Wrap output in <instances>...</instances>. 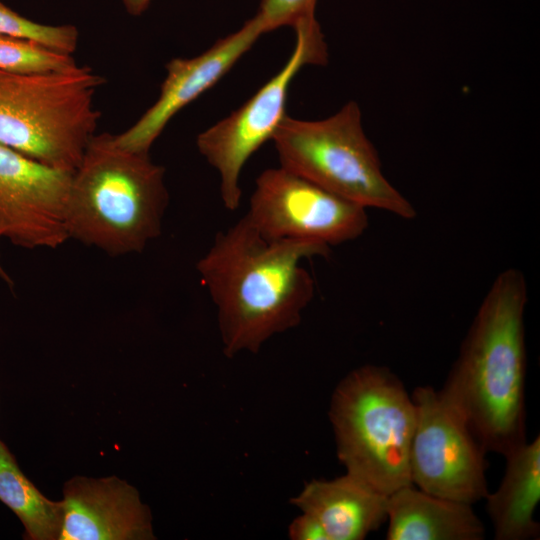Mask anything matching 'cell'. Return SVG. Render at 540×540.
I'll list each match as a JSON object with an SVG mask.
<instances>
[{"mask_svg":"<svg viewBox=\"0 0 540 540\" xmlns=\"http://www.w3.org/2000/svg\"><path fill=\"white\" fill-rule=\"evenodd\" d=\"M329 252L317 242L266 239L245 215L218 232L196 269L217 310L224 354L257 353L296 327L315 291L301 263Z\"/></svg>","mask_w":540,"mask_h":540,"instance_id":"obj_1","label":"cell"},{"mask_svg":"<svg viewBox=\"0 0 540 540\" xmlns=\"http://www.w3.org/2000/svg\"><path fill=\"white\" fill-rule=\"evenodd\" d=\"M528 288L523 273L502 271L485 295L441 389L486 452L506 456L526 440Z\"/></svg>","mask_w":540,"mask_h":540,"instance_id":"obj_2","label":"cell"},{"mask_svg":"<svg viewBox=\"0 0 540 540\" xmlns=\"http://www.w3.org/2000/svg\"><path fill=\"white\" fill-rule=\"evenodd\" d=\"M168 203L162 165L95 133L72 174L68 234L111 256L140 253L160 236Z\"/></svg>","mask_w":540,"mask_h":540,"instance_id":"obj_3","label":"cell"},{"mask_svg":"<svg viewBox=\"0 0 540 540\" xmlns=\"http://www.w3.org/2000/svg\"><path fill=\"white\" fill-rule=\"evenodd\" d=\"M329 419L346 473L386 495L412 485L416 408L388 368L365 365L347 374L333 392Z\"/></svg>","mask_w":540,"mask_h":540,"instance_id":"obj_4","label":"cell"},{"mask_svg":"<svg viewBox=\"0 0 540 540\" xmlns=\"http://www.w3.org/2000/svg\"><path fill=\"white\" fill-rule=\"evenodd\" d=\"M104 83L88 66L48 73L0 70V144L73 172L97 129L101 113L94 98Z\"/></svg>","mask_w":540,"mask_h":540,"instance_id":"obj_5","label":"cell"},{"mask_svg":"<svg viewBox=\"0 0 540 540\" xmlns=\"http://www.w3.org/2000/svg\"><path fill=\"white\" fill-rule=\"evenodd\" d=\"M272 141L281 167L366 209L403 219L416 216L413 205L384 176L356 102L322 120L286 115Z\"/></svg>","mask_w":540,"mask_h":540,"instance_id":"obj_6","label":"cell"},{"mask_svg":"<svg viewBox=\"0 0 540 540\" xmlns=\"http://www.w3.org/2000/svg\"><path fill=\"white\" fill-rule=\"evenodd\" d=\"M295 47L281 70L229 116L201 132L196 139L199 153L217 171L219 191L226 209L239 208L240 176L250 157L272 140L286 116L290 84L307 64H324L327 48L315 13L295 24Z\"/></svg>","mask_w":540,"mask_h":540,"instance_id":"obj_7","label":"cell"},{"mask_svg":"<svg viewBox=\"0 0 540 540\" xmlns=\"http://www.w3.org/2000/svg\"><path fill=\"white\" fill-rule=\"evenodd\" d=\"M416 424L410 449L414 486L445 499L474 504L488 494L486 451L461 412L430 386L412 395Z\"/></svg>","mask_w":540,"mask_h":540,"instance_id":"obj_8","label":"cell"},{"mask_svg":"<svg viewBox=\"0 0 540 540\" xmlns=\"http://www.w3.org/2000/svg\"><path fill=\"white\" fill-rule=\"evenodd\" d=\"M245 216L266 239L329 247L358 238L368 226L366 208L281 166L257 177Z\"/></svg>","mask_w":540,"mask_h":540,"instance_id":"obj_9","label":"cell"},{"mask_svg":"<svg viewBox=\"0 0 540 540\" xmlns=\"http://www.w3.org/2000/svg\"><path fill=\"white\" fill-rule=\"evenodd\" d=\"M72 174L0 144V239L25 249H53L69 240Z\"/></svg>","mask_w":540,"mask_h":540,"instance_id":"obj_10","label":"cell"},{"mask_svg":"<svg viewBox=\"0 0 540 540\" xmlns=\"http://www.w3.org/2000/svg\"><path fill=\"white\" fill-rule=\"evenodd\" d=\"M264 33L254 16L198 56L170 60L158 99L131 127L116 135L117 143L130 151L149 153L168 122L215 85Z\"/></svg>","mask_w":540,"mask_h":540,"instance_id":"obj_11","label":"cell"},{"mask_svg":"<svg viewBox=\"0 0 540 540\" xmlns=\"http://www.w3.org/2000/svg\"><path fill=\"white\" fill-rule=\"evenodd\" d=\"M59 540H151V513L138 490L116 476H76L63 488Z\"/></svg>","mask_w":540,"mask_h":540,"instance_id":"obj_12","label":"cell"},{"mask_svg":"<svg viewBox=\"0 0 540 540\" xmlns=\"http://www.w3.org/2000/svg\"><path fill=\"white\" fill-rule=\"evenodd\" d=\"M387 499L388 495L346 473L307 482L290 502L315 518L328 540H362L387 520Z\"/></svg>","mask_w":540,"mask_h":540,"instance_id":"obj_13","label":"cell"},{"mask_svg":"<svg viewBox=\"0 0 540 540\" xmlns=\"http://www.w3.org/2000/svg\"><path fill=\"white\" fill-rule=\"evenodd\" d=\"M387 540H482L485 528L472 505L408 485L388 495Z\"/></svg>","mask_w":540,"mask_h":540,"instance_id":"obj_14","label":"cell"},{"mask_svg":"<svg viewBox=\"0 0 540 540\" xmlns=\"http://www.w3.org/2000/svg\"><path fill=\"white\" fill-rule=\"evenodd\" d=\"M498 489L485 497L497 540H529L539 536L534 513L540 500V437L506 456Z\"/></svg>","mask_w":540,"mask_h":540,"instance_id":"obj_15","label":"cell"},{"mask_svg":"<svg viewBox=\"0 0 540 540\" xmlns=\"http://www.w3.org/2000/svg\"><path fill=\"white\" fill-rule=\"evenodd\" d=\"M0 501L14 512L30 540H59L61 501H52L24 475L14 455L0 440Z\"/></svg>","mask_w":540,"mask_h":540,"instance_id":"obj_16","label":"cell"},{"mask_svg":"<svg viewBox=\"0 0 540 540\" xmlns=\"http://www.w3.org/2000/svg\"><path fill=\"white\" fill-rule=\"evenodd\" d=\"M76 65L71 54L55 51L28 39L0 34V70L48 73L65 71Z\"/></svg>","mask_w":540,"mask_h":540,"instance_id":"obj_17","label":"cell"},{"mask_svg":"<svg viewBox=\"0 0 540 540\" xmlns=\"http://www.w3.org/2000/svg\"><path fill=\"white\" fill-rule=\"evenodd\" d=\"M0 34L28 39L58 52L72 54L79 33L73 25H46L25 18L0 1Z\"/></svg>","mask_w":540,"mask_h":540,"instance_id":"obj_18","label":"cell"},{"mask_svg":"<svg viewBox=\"0 0 540 540\" xmlns=\"http://www.w3.org/2000/svg\"><path fill=\"white\" fill-rule=\"evenodd\" d=\"M317 0H261L255 15L264 32L289 25L292 26L302 17L315 12Z\"/></svg>","mask_w":540,"mask_h":540,"instance_id":"obj_19","label":"cell"},{"mask_svg":"<svg viewBox=\"0 0 540 540\" xmlns=\"http://www.w3.org/2000/svg\"><path fill=\"white\" fill-rule=\"evenodd\" d=\"M288 535L292 540H328L320 523L303 512L289 525Z\"/></svg>","mask_w":540,"mask_h":540,"instance_id":"obj_20","label":"cell"},{"mask_svg":"<svg viewBox=\"0 0 540 540\" xmlns=\"http://www.w3.org/2000/svg\"><path fill=\"white\" fill-rule=\"evenodd\" d=\"M122 2L129 14L138 16L148 8L151 0H122Z\"/></svg>","mask_w":540,"mask_h":540,"instance_id":"obj_21","label":"cell"},{"mask_svg":"<svg viewBox=\"0 0 540 540\" xmlns=\"http://www.w3.org/2000/svg\"><path fill=\"white\" fill-rule=\"evenodd\" d=\"M0 279L5 282L9 287H13V279L10 277V275L7 273L5 268L2 265L1 262V255H0Z\"/></svg>","mask_w":540,"mask_h":540,"instance_id":"obj_22","label":"cell"}]
</instances>
